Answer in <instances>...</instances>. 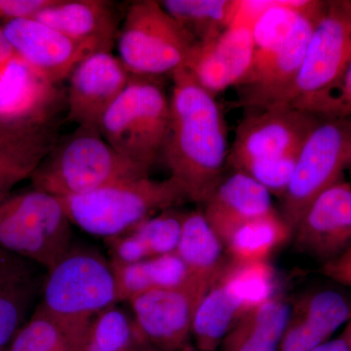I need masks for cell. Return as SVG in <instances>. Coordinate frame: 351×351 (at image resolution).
I'll return each instance as SVG.
<instances>
[{
    "label": "cell",
    "instance_id": "1",
    "mask_svg": "<svg viewBox=\"0 0 351 351\" xmlns=\"http://www.w3.org/2000/svg\"><path fill=\"white\" fill-rule=\"evenodd\" d=\"M170 133L162 156L189 201L204 203L228 164V126L216 96L188 69L172 75Z\"/></svg>",
    "mask_w": 351,
    "mask_h": 351
},
{
    "label": "cell",
    "instance_id": "2",
    "mask_svg": "<svg viewBox=\"0 0 351 351\" xmlns=\"http://www.w3.org/2000/svg\"><path fill=\"white\" fill-rule=\"evenodd\" d=\"M147 176L108 145L98 126L82 125L57 141L31 179L34 189L64 198Z\"/></svg>",
    "mask_w": 351,
    "mask_h": 351
},
{
    "label": "cell",
    "instance_id": "3",
    "mask_svg": "<svg viewBox=\"0 0 351 351\" xmlns=\"http://www.w3.org/2000/svg\"><path fill=\"white\" fill-rule=\"evenodd\" d=\"M119 302L110 260L93 248L73 245L48 270L36 307L60 324L84 336L95 316Z\"/></svg>",
    "mask_w": 351,
    "mask_h": 351
},
{
    "label": "cell",
    "instance_id": "4",
    "mask_svg": "<svg viewBox=\"0 0 351 351\" xmlns=\"http://www.w3.org/2000/svg\"><path fill=\"white\" fill-rule=\"evenodd\" d=\"M71 223L83 232L112 239L145 219L189 201L174 178H138L84 195L61 198Z\"/></svg>",
    "mask_w": 351,
    "mask_h": 351
},
{
    "label": "cell",
    "instance_id": "5",
    "mask_svg": "<svg viewBox=\"0 0 351 351\" xmlns=\"http://www.w3.org/2000/svg\"><path fill=\"white\" fill-rule=\"evenodd\" d=\"M170 124V99L157 78L131 75L98 128L115 151L149 172L162 156Z\"/></svg>",
    "mask_w": 351,
    "mask_h": 351
},
{
    "label": "cell",
    "instance_id": "6",
    "mask_svg": "<svg viewBox=\"0 0 351 351\" xmlns=\"http://www.w3.org/2000/svg\"><path fill=\"white\" fill-rule=\"evenodd\" d=\"M350 64L351 1L328 0L309 40L299 75L276 106L323 117Z\"/></svg>",
    "mask_w": 351,
    "mask_h": 351
},
{
    "label": "cell",
    "instance_id": "7",
    "mask_svg": "<svg viewBox=\"0 0 351 351\" xmlns=\"http://www.w3.org/2000/svg\"><path fill=\"white\" fill-rule=\"evenodd\" d=\"M63 201L34 189L0 201V247L50 270L73 247Z\"/></svg>",
    "mask_w": 351,
    "mask_h": 351
},
{
    "label": "cell",
    "instance_id": "8",
    "mask_svg": "<svg viewBox=\"0 0 351 351\" xmlns=\"http://www.w3.org/2000/svg\"><path fill=\"white\" fill-rule=\"evenodd\" d=\"M195 45V39L154 0L133 2L117 36L120 61L131 75L147 77L186 68Z\"/></svg>",
    "mask_w": 351,
    "mask_h": 351
},
{
    "label": "cell",
    "instance_id": "9",
    "mask_svg": "<svg viewBox=\"0 0 351 351\" xmlns=\"http://www.w3.org/2000/svg\"><path fill=\"white\" fill-rule=\"evenodd\" d=\"M351 156V117L321 119L300 151L281 216L294 233L313 201L343 180Z\"/></svg>",
    "mask_w": 351,
    "mask_h": 351
},
{
    "label": "cell",
    "instance_id": "10",
    "mask_svg": "<svg viewBox=\"0 0 351 351\" xmlns=\"http://www.w3.org/2000/svg\"><path fill=\"white\" fill-rule=\"evenodd\" d=\"M322 117L298 108L274 106L250 108L240 121L228 152L232 170L243 164L283 156L300 149Z\"/></svg>",
    "mask_w": 351,
    "mask_h": 351
},
{
    "label": "cell",
    "instance_id": "11",
    "mask_svg": "<svg viewBox=\"0 0 351 351\" xmlns=\"http://www.w3.org/2000/svg\"><path fill=\"white\" fill-rule=\"evenodd\" d=\"M3 29L16 54L54 85L69 77L85 58L101 51L36 19L8 20Z\"/></svg>",
    "mask_w": 351,
    "mask_h": 351
},
{
    "label": "cell",
    "instance_id": "12",
    "mask_svg": "<svg viewBox=\"0 0 351 351\" xmlns=\"http://www.w3.org/2000/svg\"><path fill=\"white\" fill-rule=\"evenodd\" d=\"M293 234L300 251L323 263L350 250V184L341 180L321 193Z\"/></svg>",
    "mask_w": 351,
    "mask_h": 351
},
{
    "label": "cell",
    "instance_id": "13",
    "mask_svg": "<svg viewBox=\"0 0 351 351\" xmlns=\"http://www.w3.org/2000/svg\"><path fill=\"white\" fill-rule=\"evenodd\" d=\"M130 76L110 51L92 53L69 75L66 119L78 126H98L104 113L125 89Z\"/></svg>",
    "mask_w": 351,
    "mask_h": 351
},
{
    "label": "cell",
    "instance_id": "14",
    "mask_svg": "<svg viewBox=\"0 0 351 351\" xmlns=\"http://www.w3.org/2000/svg\"><path fill=\"white\" fill-rule=\"evenodd\" d=\"M141 338L161 351L188 346L197 302L186 290H152L129 300Z\"/></svg>",
    "mask_w": 351,
    "mask_h": 351
},
{
    "label": "cell",
    "instance_id": "15",
    "mask_svg": "<svg viewBox=\"0 0 351 351\" xmlns=\"http://www.w3.org/2000/svg\"><path fill=\"white\" fill-rule=\"evenodd\" d=\"M325 1L302 14L294 31L257 75L242 83L240 103L250 108L271 107L279 103L292 86L306 56L307 46L324 9Z\"/></svg>",
    "mask_w": 351,
    "mask_h": 351
},
{
    "label": "cell",
    "instance_id": "16",
    "mask_svg": "<svg viewBox=\"0 0 351 351\" xmlns=\"http://www.w3.org/2000/svg\"><path fill=\"white\" fill-rule=\"evenodd\" d=\"M253 50L251 27L233 24L213 40L196 43L186 69L217 97L243 82L251 69Z\"/></svg>",
    "mask_w": 351,
    "mask_h": 351
},
{
    "label": "cell",
    "instance_id": "17",
    "mask_svg": "<svg viewBox=\"0 0 351 351\" xmlns=\"http://www.w3.org/2000/svg\"><path fill=\"white\" fill-rule=\"evenodd\" d=\"M59 101L56 85L16 53L0 64V123L25 125L54 121Z\"/></svg>",
    "mask_w": 351,
    "mask_h": 351
},
{
    "label": "cell",
    "instance_id": "18",
    "mask_svg": "<svg viewBox=\"0 0 351 351\" xmlns=\"http://www.w3.org/2000/svg\"><path fill=\"white\" fill-rule=\"evenodd\" d=\"M203 204V214L223 246L245 223L276 210L269 191L239 170L223 175Z\"/></svg>",
    "mask_w": 351,
    "mask_h": 351
},
{
    "label": "cell",
    "instance_id": "19",
    "mask_svg": "<svg viewBox=\"0 0 351 351\" xmlns=\"http://www.w3.org/2000/svg\"><path fill=\"white\" fill-rule=\"evenodd\" d=\"M351 319V301L336 290L314 291L291 309L278 351H309Z\"/></svg>",
    "mask_w": 351,
    "mask_h": 351
},
{
    "label": "cell",
    "instance_id": "20",
    "mask_svg": "<svg viewBox=\"0 0 351 351\" xmlns=\"http://www.w3.org/2000/svg\"><path fill=\"white\" fill-rule=\"evenodd\" d=\"M32 19L101 50L110 51L119 36L117 12L107 0H56Z\"/></svg>",
    "mask_w": 351,
    "mask_h": 351
},
{
    "label": "cell",
    "instance_id": "21",
    "mask_svg": "<svg viewBox=\"0 0 351 351\" xmlns=\"http://www.w3.org/2000/svg\"><path fill=\"white\" fill-rule=\"evenodd\" d=\"M223 242L208 223L202 211L184 214L181 239L176 253L188 269L198 301H201L228 263L223 260Z\"/></svg>",
    "mask_w": 351,
    "mask_h": 351
},
{
    "label": "cell",
    "instance_id": "22",
    "mask_svg": "<svg viewBox=\"0 0 351 351\" xmlns=\"http://www.w3.org/2000/svg\"><path fill=\"white\" fill-rule=\"evenodd\" d=\"M110 265L119 302H128L136 295L152 290H186L199 304L188 269L176 252L129 265Z\"/></svg>",
    "mask_w": 351,
    "mask_h": 351
},
{
    "label": "cell",
    "instance_id": "23",
    "mask_svg": "<svg viewBox=\"0 0 351 351\" xmlns=\"http://www.w3.org/2000/svg\"><path fill=\"white\" fill-rule=\"evenodd\" d=\"M58 141L54 121L0 141V201L31 178Z\"/></svg>",
    "mask_w": 351,
    "mask_h": 351
},
{
    "label": "cell",
    "instance_id": "24",
    "mask_svg": "<svg viewBox=\"0 0 351 351\" xmlns=\"http://www.w3.org/2000/svg\"><path fill=\"white\" fill-rule=\"evenodd\" d=\"M290 307L278 298L244 315L223 341V351H278L290 316Z\"/></svg>",
    "mask_w": 351,
    "mask_h": 351
},
{
    "label": "cell",
    "instance_id": "25",
    "mask_svg": "<svg viewBox=\"0 0 351 351\" xmlns=\"http://www.w3.org/2000/svg\"><path fill=\"white\" fill-rule=\"evenodd\" d=\"M244 315L239 300L219 279L195 309L191 335L197 350L216 351L228 332Z\"/></svg>",
    "mask_w": 351,
    "mask_h": 351
},
{
    "label": "cell",
    "instance_id": "26",
    "mask_svg": "<svg viewBox=\"0 0 351 351\" xmlns=\"http://www.w3.org/2000/svg\"><path fill=\"white\" fill-rule=\"evenodd\" d=\"M160 2L196 43L213 40L235 22L239 0H164Z\"/></svg>",
    "mask_w": 351,
    "mask_h": 351
},
{
    "label": "cell",
    "instance_id": "27",
    "mask_svg": "<svg viewBox=\"0 0 351 351\" xmlns=\"http://www.w3.org/2000/svg\"><path fill=\"white\" fill-rule=\"evenodd\" d=\"M292 234L285 219L274 210L239 228L225 248L233 263L265 262Z\"/></svg>",
    "mask_w": 351,
    "mask_h": 351
},
{
    "label": "cell",
    "instance_id": "28",
    "mask_svg": "<svg viewBox=\"0 0 351 351\" xmlns=\"http://www.w3.org/2000/svg\"><path fill=\"white\" fill-rule=\"evenodd\" d=\"M142 339L133 318L117 304L95 316L80 351H134Z\"/></svg>",
    "mask_w": 351,
    "mask_h": 351
},
{
    "label": "cell",
    "instance_id": "29",
    "mask_svg": "<svg viewBox=\"0 0 351 351\" xmlns=\"http://www.w3.org/2000/svg\"><path fill=\"white\" fill-rule=\"evenodd\" d=\"M219 279L239 300L245 315L274 298L276 274L269 261L250 263L230 262Z\"/></svg>",
    "mask_w": 351,
    "mask_h": 351
},
{
    "label": "cell",
    "instance_id": "30",
    "mask_svg": "<svg viewBox=\"0 0 351 351\" xmlns=\"http://www.w3.org/2000/svg\"><path fill=\"white\" fill-rule=\"evenodd\" d=\"M83 337L36 307L7 351H80Z\"/></svg>",
    "mask_w": 351,
    "mask_h": 351
},
{
    "label": "cell",
    "instance_id": "31",
    "mask_svg": "<svg viewBox=\"0 0 351 351\" xmlns=\"http://www.w3.org/2000/svg\"><path fill=\"white\" fill-rule=\"evenodd\" d=\"M38 277L23 282L0 285V351H7L11 341L27 322L38 292Z\"/></svg>",
    "mask_w": 351,
    "mask_h": 351
},
{
    "label": "cell",
    "instance_id": "32",
    "mask_svg": "<svg viewBox=\"0 0 351 351\" xmlns=\"http://www.w3.org/2000/svg\"><path fill=\"white\" fill-rule=\"evenodd\" d=\"M184 214L176 208L145 219L130 230L137 235L151 258L175 253L181 239Z\"/></svg>",
    "mask_w": 351,
    "mask_h": 351
},
{
    "label": "cell",
    "instance_id": "33",
    "mask_svg": "<svg viewBox=\"0 0 351 351\" xmlns=\"http://www.w3.org/2000/svg\"><path fill=\"white\" fill-rule=\"evenodd\" d=\"M301 147L283 156L245 163L235 170L250 176L270 195L282 198L294 174Z\"/></svg>",
    "mask_w": 351,
    "mask_h": 351
},
{
    "label": "cell",
    "instance_id": "34",
    "mask_svg": "<svg viewBox=\"0 0 351 351\" xmlns=\"http://www.w3.org/2000/svg\"><path fill=\"white\" fill-rule=\"evenodd\" d=\"M36 265L0 247V285L36 278Z\"/></svg>",
    "mask_w": 351,
    "mask_h": 351
},
{
    "label": "cell",
    "instance_id": "35",
    "mask_svg": "<svg viewBox=\"0 0 351 351\" xmlns=\"http://www.w3.org/2000/svg\"><path fill=\"white\" fill-rule=\"evenodd\" d=\"M56 0H0L1 17L8 20L32 19Z\"/></svg>",
    "mask_w": 351,
    "mask_h": 351
},
{
    "label": "cell",
    "instance_id": "36",
    "mask_svg": "<svg viewBox=\"0 0 351 351\" xmlns=\"http://www.w3.org/2000/svg\"><path fill=\"white\" fill-rule=\"evenodd\" d=\"M346 117H351V64L323 115V119Z\"/></svg>",
    "mask_w": 351,
    "mask_h": 351
},
{
    "label": "cell",
    "instance_id": "37",
    "mask_svg": "<svg viewBox=\"0 0 351 351\" xmlns=\"http://www.w3.org/2000/svg\"><path fill=\"white\" fill-rule=\"evenodd\" d=\"M321 270L336 282L351 287V249L339 257L323 263Z\"/></svg>",
    "mask_w": 351,
    "mask_h": 351
},
{
    "label": "cell",
    "instance_id": "38",
    "mask_svg": "<svg viewBox=\"0 0 351 351\" xmlns=\"http://www.w3.org/2000/svg\"><path fill=\"white\" fill-rule=\"evenodd\" d=\"M36 124H27V125H9V124L0 123V141L6 140L14 136L19 135L23 132L36 127Z\"/></svg>",
    "mask_w": 351,
    "mask_h": 351
},
{
    "label": "cell",
    "instance_id": "39",
    "mask_svg": "<svg viewBox=\"0 0 351 351\" xmlns=\"http://www.w3.org/2000/svg\"><path fill=\"white\" fill-rule=\"evenodd\" d=\"M309 351H351L346 339L341 338L327 341Z\"/></svg>",
    "mask_w": 351,
    "mask_h": 351
},
{
    "label": "cell",
    "instance_id": "40",
    "mask_svg": "<svg viewBox=\"0 0 351 351\" xmlns=\"http://www.w3.org/2000/svg\"><path fill=\"white\" fill-rule=\"evenodd\" d=\"M15 55V51L5 36L3 27H0V64L8 61Z\"/></svg>",
    "mask_w": 351,
    "mask_h": 351
},
{
    "label": "cell",
    "instance_id": "41",
    "mask_svg": "<svg viewBox=\"0 0 351 351\" xmlns=\"http://www.w3.org/2000/svg\"><path fill=\"white\" fill-rule=\"evenodd\" d=\"M134 351H161L156 348V346H152L151 343H147V341L142 339L138 346H136L135 350Z\"/></svg>",
    "mask_w": 351,
    "mask_h": 351
},
{
    "label": "cell",
    "instance_id": "42",
    "mask_svg": "<svg viewBox=\"0 0 351 351\" xmlns=\"http://www.w3.org/2000/svg\"><path fill=\"white\" fill-rule=\"evenodd\" d=\"M182 351H200L198 350L197 348H191V346H186Z\"/></svg>",
    "mask_w": 351,
    "mask_h": 351
},
{
    "label": "cell",
    "instance_id": "43",
    "mask_svg": "<svg viewBox=\"0 0 351 351\" xmlns=\"http://www.w3.org/2000/svg\"><path fill=\"white\" fill-rule=\"evenodd\" d=\"M348 169L350 170V173H351V156H350V162H348Z\"/></svg>",
    "mask_w": 351,
    "mask_h": 351
},
{
    "label": "cell",
    "instance_id": "44",
    "mask_svg": "<svg viewBox=\"0 0 351 351\" xmlns=\"http://www.w3.org/2000/svg\"><path fill=\"white\" fill-rule=\"evenodd\" d=\"M0 16H1V10H0Z\"/></svg>",
    "mask_w": 351,
    "mask_h": 351
}]
</instances>
